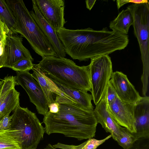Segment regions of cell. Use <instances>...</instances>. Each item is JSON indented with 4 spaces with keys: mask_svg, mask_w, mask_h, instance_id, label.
<instances>
[{
    "mask_svg": "<svg viewBox=\"0 0 149 149\" xmlns=\"http://www.w3.org/2000/svg\"><path fill=\"white\" fill-rule=\"evenodd\" d=\"M44 18L57 32L66 23L64 0H34Z\"/></svg>",
    "mask_w": 149,
    "mask_h": 149,
    "instance_id": "9",
    "label": "cell"
},
{
    "mask_svg": "<svg viewBox=\"0 0 149 149\" xmlns=\"http://www.w3.org/2000/svg\"><path fill=\"white\" fill-rule=\"evenodd\" d=\"M9 133L21 149H37L45 132L35 113L19 105L13 111Z\"/></svg>",
    "mask_w": 149,
    "mask_h": 149,
    "instance_id": "4",
    "label": "cell"
},
{
    "mask_svg": "<svg viewBox=\"0 0 149 149\" xmlns=\"http://www.w3.org/2000/svg\"><path fill=\"white\" fill-rule=\"evenodd\" d=\"M15 20L14 33L25 38L33 49L42 58L56 56L53 46L30 13L22 0H6Z\"/></svg>",
    "mask_w": 149,
    "mask_h": 149,
    "instance_id": "3",
    "label": "cell"
},
{
    "mask_svg": "<svg viewBox=\"0 0 149 149\" xmlns=\"http://www.w3.org/2000/svg\"><path fill=\"white\" fill-rule=\"evenodd\" d=\"M111 137V136L110 134L104 139L101 140H97L93 138L88 139L87 140L84 149H96L100 145Z\"/></svg>",
    "mask_w": 149,
    "mask_h": 149,
    "instance_id": "23",
    "label": "cell"
},
{
    "mask_svg": "<svg viewBox=\"0 0 149 149\" xmlns=\"http://www.w3.org/2000/svg\"><path fill=\"white\" fill-rule=\"evenodd\" d=\"M90 77L93 100L96 105L104 97L113 72L112 65L109 55L91 59Z\"/></svg>",
    "mask_w": 149,
    "mask_h": 149,
    "instance_id": "6",
    "label": "cell"
},
{
    "mask_svg": "<svg viewBox=\"0 0 149 149\" xmlns=\"http://www.w3.org/2000/svg\"><path fill=\"white\" fill-rule=\"evenodd\" d=\"M0 149H21L8 130H0Z\"/></svg>",
    "mask_w": 149,
    "mask_h": 149,
    "instance_id": "19",
    "label": "cell"
},
{
    "mask_svg": "<svg viewBox=\"0 0 149 149\" xmlns=\"http://www.w3.org/2000/svg\"><path fill=\"white\" fill-rule=\"evenodd\" d=\"M94 113L98 123L100 124L106 132L109 133L113 139L117 141L120 136L121 126L109 113L105 95L96 105Z\"/></svg>",
    "mask_w": 149,
    "mask_h": 149,
    "instance_id": "14",
    "label": "cell"
},
{
    "mask_svg": "<svg viewBox=\"0 0 149 149\" xmlns=\"http://www.w3.org/2000/svg\"><path fill=\"white\" fill-rule=\"evenodd\" d=\"M109 82L122 101L135 104L141 97L127 75L121 72H113Z\"/></svg>",
    "mask_w": 149,
    "mask_h": 149,
    "instance_id": "11",
    "label": "cell"
},
{
    "mask_svg": "<svg viewBox=\"0 0 149 149\" xmlns=\"http://www.w3.org/2000/svg\"><path fill=\"white\" fill-rule=\"evenodd\" d=\"M59 104L58 112L49 111L44 116L43 122L46 133L48 135L62 134L80 141L95 136L98 123L94 111L83 109L75 103Z\"/></svg>",
    "mask_w": 149,
    "mask_h": 149,
    "instance_id": "1",
    "label": "cell"
},
{
    "mask_svg": "<svg viewBox=\"0 0 149 149\" xmlns=\"http://www.w3.org/2000/svg\"><path fill=\"white\" fill-rule=\"evenodd\" d=\"M40 149H58L55 148L51 144L49 143L45 147L43 148Z\"/></svg>",
    "mask_w": 149,
    "mask_h": 149,
    "instance_id": "33",
    "label": "cell"
},
{
    "mask_svg": "<svg viewBox=\"0 0 149 149\" xmlns=\"http://www.w3.org/2000/svg\"><path fill=\"white\" fill-rule=\"evenodd\" d=\"M49 111L53 113L58 112L59 110V104L54 102L48 105Z\"/></svg>",
    "mask_w": 149,
    "mask_h": 149,
    "instance_id": "31",
    "label": "cell"
},
{
    "mask_svg": "<svg viewBox=\"0 0 149 149\" xmlns=\"http://www.w3.org/2000/svg\"><path fill=\"white\" fill-rule=\"evenodd\" d=\"M16 73V85H20L25 90L30 102L36 106L38 113L45 115L49 111L48 104L39 84L35 80L29 71Z\"/></svg>",
    "mask_w": 149,
    "mask_h": 149,
    "instance_id": "7",
    "label": "cell"
},
{
    "mask_svg": "<svg viewBox=\"0 0 149 149\" xmlns=\"http://www.w3.org/2000/svg\"><path fill=\"white\" fill-rule=\"evenodd\" d=\"M58 87L74 101L79 107L90 111H93L94 107L91 101V94L84 91L68 87L59 84L54 82Z\"/></svg>",
    "mask_w": 149,
    "mask_h": 149,
    "instance_id": "16",
    "label": "cell"
},
{
    "mask_svg": "<svg viewBox=\"0 0 149 149\" xmlns=\"http://www.w3.org/2000/svg\"><path fill=\"white\" fill-rule=\"evenodd\" d=\"M127 8L132 13L134 33L138 41L143 65L141 78L147 79L149 75V3H132Z\"/></svg>",
    "mask_w": 149,
    "mask_h": 149,
    "instance_id": "5",
    "label": "cell"
},
{
    "mask_svg": "<svg viewBox=\"0 0 149 149\" xmlns=\"http://www.w3.org/2000/svg\"><path fill=\"white\" fill-rule=\"evenodd\" d=\"M107 105L112 103L118 97L113 87L109 82L105 94Z\"/></svg>",
    "mask_w": 149,
    "mask_h": 149,
    "instance_id": "25",
    "label": "cell"
},
{
    "mask_svg": "<svg viewBox=\"0 0 149 149\" xmlns=\"http://www.w3.org/2000/svg\"><path fill=\"white\" fill-rule=\"evenodd\" d=\"M137 139L126 128L121 126L120 136L116 141L123 149H128Z\"/></svg>",
    "mask_w": 149,
    "mask_h": 149,
    "instance_id": "20",
    "label": "cell"
},
{
    "mask_svg": "<svg viewBox=\"0 0 149 149\" xmlns=\"http://www.w3.org/2000/svg\"><path fill=\"white\" fill-rule=\"evenodd\" d=\"M37 64L49 79L68 87L91 91L89 65L79 66L65 57L47 56L42 58Z\"/></svg>",
    "mask_w": 149,
    "mask_h": 149,
    "instance_id": "2",
    "label": "cell"
},
{
    "mask_svg": "<svg viewBox=\"0 0 149 149\" xmlns=\"http://www.w3.org/2000/svg\"><path fill=\"white\" fill-rule=\"evenodd\" d=\"M5 81L4 78L0 81V94Z\"/></svg>",
    "mask_w": 149,
    "mask_h": 149,
    "instance_id": "34",
    "label": "cell"
},
{
    "mask_svg": "<svg viewBox=\"0 0 149 149\" xmlns=\"http://www.w3.org/2000/svg\"><path fill=\"white\" fill-rule=\"evenodd\" d=\"M8 114L0 119V130L6 131L10 130L11 125L12 116Z\"/></svg>",
    "mask_w": 149,
    "mask_h": 149,
    "instance_id": "26",
    "label": "cell"
},
{
    "mask_svg": "<svg viewBox=\"0 0 149 149\" xmlns=\"http://www.w3.org/2000/svg\"><path fill=\"white\" fill-rule=\"evenodd\" d=\"M9 32V30L0 19V40L4 41L6 34Z\"/></svg>",
    "mask_w": 149,
    "mask_h": 149,
    "instance_id": "29",
    "label": "cell"
},
{
    "mask_svg": "<svg viewBox=\"0 0 149 149\" xmlns=\"http://www.w3.org/2000/svg\"><path fill=\"white\" fill-rule=\"evenodd\" d=\"M32 1L33 10L29 12L30 14L53 46L57 57H65L66 53L57 32L43 17L34 0Z\"/></svg>",
    "mask_w": 149,
    "mask_h": 149,
    "instance_id": "12",
    "label": "cell"
},
{
    "mask_svg": "<svg viewBox=\"0 0 149 149\" xmlns=\"http://www.w3.org/2000/svg\"><path fill=\"white\" fill-rule=\"evenodd\" d=\"M96 0H86V8L90 10L95 4Z\"/></svg>",
    "mask_w": 149,
    "mask_h": 149,
    "instance_id": "32",
    "label": "cell"
},
{
    "mask_svg": "<svg viewBox=\"0 0 149 149\" xmlns=\"http://www.w3.org/2000/svg\"><path fill=\"white\" fill-rule=\"evenodd\" d=\"M31 74L33 78L39 84L45 96L48 105L54 102L57 96H59L76 102L64 93L51 80L46 77L41 71L37 64H34Z\"/></svg>",
    "mask_w": 149,
    "mask_h": 149,
    "instance_id": "15",
    "label": "cell"
},
{
    "mask_svg": "<svg viewBox=\"0 0 149 149\" xmlns=\"http://www.w3.org/2000/svg\"><path fill=\"white\" fill-rule=\"evenodd\" d=\"M86 142L87 141L77 146L66 144L58 142L56 144L53 145V146L55 148L57 149H84V146Z\"/></svg>",
    "mask_w": 149,
    "mask_h": 149,
    "instance_id": "27",
    "label": "cell"
},
{
    "mask_svg": "<svg viewBox=\"0 0 149 149\" xmlns=\"http://www.w3.org/2000/svg\"><path fill=\"white\" fill-rule=\"evenodd\" d=\"M22 40V36L15 33L9 32L6 34L4 42L3 67L11 68L14 63L24 58L33 61L29 51L23 44Z\"/></svg>",
    "mask_w": 149,
    "mask_h": 149,
    "instance_id": "8",
    "label": "cell"
},
{
    "mask_svg": "<svg viewBox=\"0 0 149 149\" xmlns=\"http://www.w3.org/2000/svg\"><path fill=\"white\" fill-rule=\"evenodd\" d=\"M128 149H149V137L138 139Z\"/></svg>",
    "mask_w": 149,
    "mask_h": 149,
    "instance_id": "24",
    "label": "cell"
},
{
    "mask_svg": "<svg viewBox=\"0 0 149 149\" xmlns=\"http://www.w3.org/2000/svg\"><path fill=\"white\" fill-rule=\"evenodd\" d=\"M4 41L0 40V68L3 67Z\"/></svg>",
    "mask_w": 149,
    "mask_h": 149,
    "instance_id": "30",
    "label": "cell"
},
{
    "mask_svg": "<svg viewBox=\"0 0 149 149\" xmlns=\"http://www.w3.org/2000/svg\"><path fill=\"white\" fill-rule=\"evenodd\" d=\"M4 79V82L0 94V107L8 93L16 85L15 76H7Z\"/></svg>",
    "mask_w": 149,
    "mask_h": 149,
    "instance_id": "21",
    "label": "cell"
},
{
    "mask_svg": "<svg viewBox=\"0 0 149 149\" xmlns=\"http://www.w3.org/2000/svg\"><path fill=\"white\" fill-rule=\"evenodd\" d=\"M33 65L31 60L24 58L14 63L10 68L16 72H24L32 70Z\"/></svg>",
    "mask_w": 149,
    "mask_h": 149,
    "instance_id": "22",
    "label": "cell"
},
{
    "mask_svg": "<svg viewBox=\"0 0 149 149\" xmlns=\"http://www.w3.org/2000/svg\"><path fill=\"white\" fill-rule=\"evenodd\" d=\"M134 21L132 15L127 8L123 10L113 20L111 21L109 27L112 31L122 34L127 35L130 26Z\"/></svg>",
    "mask_w": 149,
    "mask_h": 149,
    "instance_id": "17",
    "label": "cell"
},
{
    "mask_svg": "<svg viewBox=\"0 0 149 149\" xmlns=\"http://www.w3.org/2000/svg\"><path fill=\"white\" fill-rule=\"evenodd\" d=\"M134 104L122 101L117 97L107 104L109 113L116 122L134 133L136 132L133 113Z\"/></svg>",
    "mask_w": 149,
    "mask_h": 149,
    "instance_id": "10",
    "label": "cell"
},
{
    "mask_svg": "<svg viewBox=\"0 0 149 149\" xmlns=\"http://www.w3.org/2000/svg\"><path fill=\"white\" fill-rule=\"evenodd\" d=\"M130 3L134 4L149 3L148 0H117L116 4L118 9H119L124 4Z\"/></svg>",
    "mask_w": 149,
    "mask_h": 149,
    "instance_id": "28",
    "label": "cell"
},
{
    "mask_svg": "<svg viewBox=\"0 0 149 149\" xmlns=\"http://www.w3.org/2000/svg\"><path fill=\"white\" fill-rule=\"evenodd\" d=\"M0 19L10 32L14 33L15 20L6 0H0Z\"/></svg>",
    "mask_w": 149,
    "mask_h": 149,
    "instance_id": "18",
    "label": "cell"
},
{
    "mask_svg": "<svg viewBox=\"0 0 149 149\" xmlns=\"http://www.w3.org/2000/svg\"><path fill=\"white\" fill-rule=\"evenodd\" d=\"M134 117L136 130L132 133L137 138L149 137V97H141L135 103Z\"/></svg>",
    "mask_w": 149,
    "mask_h": 149,
    "instance_id": "13",
    "label": "cell"
}]
</instances>
